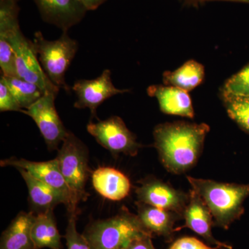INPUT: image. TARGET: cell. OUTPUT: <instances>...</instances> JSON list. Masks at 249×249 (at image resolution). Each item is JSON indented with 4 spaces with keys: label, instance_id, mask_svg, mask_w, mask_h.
I'll return each mask as SVG.
<instances>
[{
    "label": "cell",
    "instance_id": "obj_31",
    "mask_svg": "<svg viewBox=\"0 0 249 249\" xmlns=\"http://www.w3.org/2000/svg\"><path fill=\"white\" fill-rule=\"evenodd\" d=\"M185 4L188 5H199L203 4V3L207 2V1H233V2L245 3V4H249V0H181Z\"/></svg>",
    "mask_w": 249,
    "mask_h": 249
},
{
    "label": "cell",
    "instance_id": "obj_22",
    "mask_svg": "<svg viewBox=\"0 0 249 249\" xmlns=\"http://www.w3.org/2000/svg\"><path fill=\"white\" fill-rule=\"evenodd\" d=\"M222 99L229 117L249 134V98L222 96Z\"/></svg>",
    "mask_w": 249,
    "mask_h": 249
},
{
    "label": "cell",
    "instance_id": "obj_14",
    "mask_svg": "<svg viewBox=\"0 0 249 249\" xmlns=\"http://www.w3.org/2000/svg\"><path fill=\"white\" fill-rule=\"evenodd\" d=\"M147 92L157 98L160 111L164 114L194 118L193 103L188 91L173 86L155 85L149 87Z\"/></svg>",
    "mask_w": 249,
    "mask_h": 249
},
{
    "label": "cell",
    "instance_id": "obj_32",
    "mask_svg": "<svg viewBox=\"0 0 249 249\" xmlns=\"http://www.w3.org/2000/svg\"><path fill=\"white\" fill-rule=\"evenodd\" d=\"M17 1H19V0H17Z\"/></svg>",
    "mask_w": 249,
    "mask_h": 249
},
{
    "label": "cell",
    "instance_id": "obj_5",
    "mask_svg": "<svg viewBox=\"0 0 249 249\" xmlns=\"http://www.w3.org/2000/svg\"><path fill=\"white\" fill-rule=\"evenodd\" d=\"M34 49L41 66L51 81L58 88L70 91L65 81V73L78 49V42L62 31L57 40H46L40 31L34 34Z\"/></svg>",
    "mask_w": 249,
    "mask_h": 249
},
{
    "label": "cell",
    "instance_id": "obj_10",
    "mask_svg": "<svg viewBox=\"0 0 249 249\" xmlns=\"http://www.w3.org/2000/svg\"><path fill=\"white\" fill-rule=\"evenodd\" d=\"M71 89L78 98L74 107L89 108L91 118H96V109L108 98L130 91V89H118L114 86L109 70H104L101 76L95 79L77 80Z\"/></svg>",
    "mask_w": 249,
    "mask_h": 249
},
{
    "label": "cell",
    "instance_id": "obj_29",
    "mask_svg": "<svg viewBox=\"0 0 249 249\" xmlns=\"http://www.w3.org/2000/svg\"><path fill=\"white\" fill-rule=\"evenodd\" d=\"M152 236H146L134 242L129 249H156L152 242Z\"/></svg>",
    "mask_w": 249,
    "mask_h": 249
},
{
    "label": "cell",
    "instance_id": "obj_15",
    "mask_svg": "<svg viewBox=\"0 0 249 249\" xmlns=\"http://www.w3.org/2000/svg\"><path fill=\"white\" fill-rule=\"evenodd\" d=\"M91 178L93 188L106 199L121 201L128 196L130 181L119 170L110 167H100L93 172Z\"/></svg>",
    "mask_w": 249,
    "mask_h": 249
},
{
    "label": "cell",
    "instance_id": "obj_21",
    "mask_svg": "<svg viewBox=\"0 0 249 249\" xmlns=\"http://www.w3.org/2000/svg\"><path fill=\"white\" fill-rule=\"evenodd\" d=\"M1 77L4 78L5 83L22 110L29 109L44 94L37 85L29 83L19 76Z\"/></svg>",
    "mask_w": 249,
    "mask_h": 249
},
{
    "label": "cell",
    "instance_id": "obj_16",
    "mask_svg": "<svg viewBox=\"0 0 249 249\" xmlns=\"http://www.w3.org/2000/svg\"><path fill=\"white\" fill-rule=\"evenodd\" d=\"M36 214L21 212L3 232L0 249H36L31 231Z\"/></svg>",
    "mask_w": 249,
    "mask_h": 249
},
{
    "label": "cell",
    "instance_id": "obj_19",
    "mask_svg": "<svg viewBox=\"0 0 249 249\" xmlns=\"http://www.w3.org/2000/svg\"><path fill=\"white\" fill-rule=\"evenodd\" d=\"M36 249H62L61 236L54 217L53 210L36 214L31 231Z\"/></svg>",
    "mask_w": 249,
    "mask_h": 249
},
{
    "label": "cell",
    "instance_id": "obj_9",
    "mask_svg": "<svg viewBox=\"0 0 249 249\" xmlns=\"http://www.w3.org/2000/svg\"><path fill=\"white\" fill-rule=\"evenodd\" d=\"M139 202L175 213L183 218L190 194L157 178H147L136 189Z\"/></svg>",
    "mask_w": 249,
    "mask_h": 249
},
{
    "label": "cell",
    "instance_id": "obj_8",
    "mask_svg": "<svg viewBox=\"0 0 249 249\" xmlns=\"http://www.w3.org/2000/svg\"><path fill=\"white\" fill-rule=\"evenodd\" d=\"M57 96L53 93H44L29 109L21 111L35 121L50 150H57L69 133L55 108Z\"/></svg>",
    "mask_w": 249,
    "mask_h": 249
},
{
    "label": "cell",
    "instance_id": "obj_12",
    "mask_svg": "<svg viewBox=\"0 0 249 249\" xmlns=\"http://www.w3.org/2000/svg\"><path fill=\"white\" fill-rule=\"evenodd\" d=\"M1 166L22 168L34 178L60 191L68 201L67 209L70 212L71 208V193L59 168L56 159L48 161L35 162L11 157L8 160H1Z\"/></svg>",
    "mask_w": 249,
    "mask_h": 249
},
{
    "label": "cell",
    "instance_id": "obj_25",
    "mask_svg": "<svg viewBox=\"0 0 249 249\" xmlns=\"http://www.w3.org/2000/svg\"><path fill=\"white\" fill-rule=\"evenodd\" d=\"M0 67L3 76H18L16 54L9 41L4 37H0Z\"/></svg>",
    "mask_w": 249,
    "mask_h": 249
},
{
    "label": "cell",
    "instance_id": "obj_4",
    "mask_svg": "<svg viewBox=\"0 0 249 249\" xmlns=\"http://www.w3.org/2000/svg\"><path fill=\"white\" fill-rule=\"evenodd\" d=\"M55 159L71 193V208L69 213H78V203L86 200L88 196L85 191L89 173L88 148L78 137L69 132Z\"/></svg>",
    "mask_w": 249,
    "mask_h": 249
},
{
    "label": "cell",
    "instance_id": "obj_28",
    "mask_svg": "<svg viewBox=\"0 0 249 249\" xmlns=\"http://www.w3.org/2000/svg\"><path fill=\"white\" fill-rule=\"evenodd\" d=\"M222 247H211L193 237H183L178 239L168 249H222Z\"/></svg>",
    "mask_w": 249,
    "mask_h": 249
},
{
    "label": "cell",
    "instance_id": "obj_24",
    "mask_svg": "<svg viewBox=\"0 0 249 249\" xmlns=\"http://www.w3.org/2000/svg\"><path fill=\"white\" fill-rule=\"evenodd\" d=\"M222 96L249 98V64L226 82Z\"/></svg>",
    "mask_w": 249,
    "mask_h": 249
},
{
    "label": "cell",
    "instance_id": "obj_27",
    "mask_svg": "<svg viewBox=\"0 0 249 249\" xmlns=\"http://www.w3.org/2000/svg\"><path fill=\"white\" fill-rule=\"evenodd\" d=\"M22 109L14 98V95L10 91L4 78H0V111H22Z\"/></svg>",
    "mask_w": 249,
    "mask_h": 249
},
{
    "label": "cell",
    "instance_id": "obj_2",
    "mask_svg": "<svg viewBox=\"0 0 249 249\" xmlns=\"http://www.w3.org/2000/svg\"><path fill=\"white\" fill-rule=\"evenodd\" d=\"M187 179L209 208L217 227L227 230L245 212L244 203L249 197V184L218 182L189 176Z\"/></svg>",
    "mask_w": 249,
    "mask_h": 249
},
{
    "label": "cell",
    "instance_id": "obj_3",
    "mask_svg": "<svg viewBox=\"0 0 249 249\" xmlns=\"http://www.w3.org/2000/svg\"><path fill=\"white\" fill-rule=\"evenodd\" d=\"M83 235L91 249H129L137 240L152 236L138 215L125 208L114 217L91 223Z\"/></svg>",
    "mask_w": 249,
    "mask_h": 249
},
{
    "label": "cell",
    "instance_id": "obj_7",
    "mask_svg": "<svg viewBox=\"0 0 249 249\" xmlns=\"http://www.w3.org/2000/svg\"><path fill=\"white\" fill-rule=\"evenodd\" d=\"M87 129L96 142L113 155L124 154L137 156L142 145L137 137L119 116H114L104 121L90 122Z\"/></svg>",
    "mask_w": 249,
    "mask_h": 249
},
{
    "label": "cell",
    "instance_id": "obj_6",
    "mask_svg": "<svg viewBox=\"0 0 249 249\" xmlns=\"http://www.w3.org/2000/svg\"><path fill=\"white\" fill-rule=\"evenodd\" d=\"M0 37L9 41L14 49L19 78L37 85L44 93L58 94L60 88L51 81L41 66L33 41L27 39L20 29L0 35Z\"/></svg>",
    "mask_w": 249,
    "mask_h": 249
},
{
    "label": "cell",
    "instance_id": "obj_18",
    "mask_svg": "<svg viewBox=\"0 0 249 249\" xmlns=\"http://www.w3.org/2000/svg\"><path fill=\"white\" fill-rule=\"evenodd\" d=\"M17 170L27 183L31 204L40 210V213L53 210L60 204H64L67 207L68 201L60 191L34 178L26 170L22 168Z\"/></svg>",
    "mask_w": 249,
    "mask_h": 249
},
{
    "label": "cell",
    "instance_id": "obj_13",
    "mask_svg": "<svg viewBox=\"0 0 249 249\" xmlns=\"http://www.w3.org/2000/svg\"><path fill=\"white\" fill-rule=\"evenodd\" d=\"M189 194V201L183 214L185 219L183 227L189 228L211 245L222 247L223 249H232L231 246L219 242L213 236L211 229L214 224L213 217L200 196L193 189L190 191Z\"/></svg>",
    "mask_w": 249,
    "mask_h": 249
},
{
    "label": "cell",
    "instance_id": "obj_11",
    "mask_svg": "<svg viewBox=\"0 0 249 249\" xmlns=\"http://www.w3.org/2000/svg\"><path fill=\"white\" fill-rule=\"evenodd\" d=\"M45 22L68 31L78 24L87 13L80 0H34Z\"/></svg>",
    "mask_w": 249,
    "mask_h": 249
},
{
    "label": "cell",
    "instance_id": "obj_26",
    "mask_svg": "<svg viewBox=\"0 0 249 249\" xmlns=\"http://www.w3.org/2000/svg\"><path fill=\"white\" fill-rule=\"evenodd\" d=\"M77 214H70L68 225L65 237L67 249H91L89 242L83 234H80L76 229Z\"/></svg>",
    "mask_w": 249,
    "mask_h": 249
},
{
    "label": "cell",
    "instance_id": "obj_17",
    "mask_svg": "<svg viewBox=\"0 0 249 249\" xmlns=\"http://www.w3.org/2000/svg\"><path fill=\"white\" fill-rule=\"evenodd\" d=\"M138 217L143 227L152 235L164 237L171 240L175 232L174 225L180 216L173 212L155 207L150 205L137 202Z\"/></svg>",
    "mask_w": 249,
    "mask_h": 249
},
{
    "label": "cell",
    "instance_id": "obj_23",
    "mask_svg": "<svg viewBox=\"0 0 249 249\" xmlns=\"http://www.w3.org/2000/svg\"><path fill=\"white\" fill-rule=\"evenodd\" d=\"M17 0H0V35L20 29Z\"/></svg>",
    "mask_w": 249,
    "mask_h": 249
},
{
    "label": "cell",
    "instance_id": "obj_30",
    "mask_svg": "<svg viewBox=\"0 0 249 249\" xmlns=\"http://www.w3.org/2000/svg\"><path fill=\"white\" fill-rule=\"evenodd\" d=\"M107 0H80L87 11H93L97 9L101 5Z\"/></svg>",
    "mask_w": 249,
    "mask_h": 249
},
{
    "label": "cell",
    "instance_id": "obj_20",
    "mask_svg": "<svg viewBox=\"0 0 249 249\" xmlns=\"http://www.w3.org/2000/svg\"><path fill=\"white\" fill-rule=\"evenodd\" d=\"M204 76V67L196 60H190L175 71L164 72L163 80L165 85L175 87L188 92L199 86Z\"/></svg>",
    "mask_w": 249,
    "mask_h": 249
},
{
    "label": "cell",
    "instance_id": "obj_1",
    "mask_svg": "<svg viewBox=\"0 0 249 249\" xmlns=\"http://www.w3.org/2000/svg\"><path fill=\"white\" fill-rule=\"evenodd\" d=\"M210 131L206 124L165 123L156 126L155 147L170 173L181 175L196 164Z\"/></svg>",
    "mask_w": 249,
    "mask_h": 249
}]
</instances>
